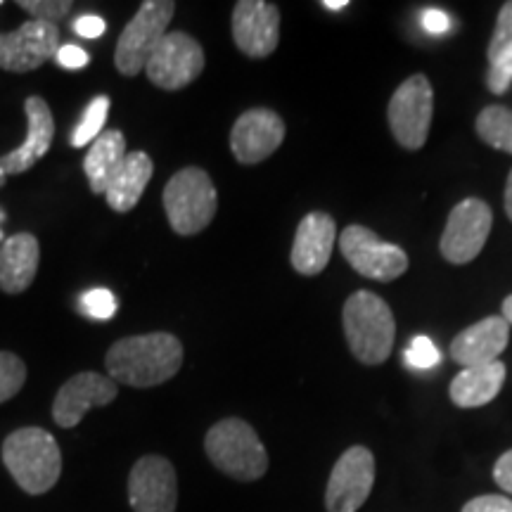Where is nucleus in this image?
<instances>
[{
  "label": "nucleus",
  "mask_w": 512,
  "mask_h": 512,
  "mask_svg": "<svg viewBox=\"0 0 512 512\" xmlns=\"http://www.w3.org/2000/svg\"><path fill=\"white\" fill-rule=\"evenodd\" d=\"M107 375L117 384L150 389L174 380L183 368V344L171 332H150L114 342L105 356Z\"/></svg>",
  "instance_id": "1"
},
{
  "label": "nucleus",
  "mask_w": 512,
  "mask_h": 512,
  "mask_svg": "<svg viewBox=\"0 0 512 512\" xmlns=\"http://www.w3.org/2000/svg\"><path fill=\"white\" fill-rule=\"evenodd\" d=\"M128 505L133 512H176V467L164 456H143L128 475Z\"/></svg>",
  "instance_id": "13"
},
{
  "label": "nucleus",
  "mask_w": 512,
  "mask_h": 512,
  "mask_svg": "<svg viewBox=\"0 0 512 512\" xmlns=\"http://www.w3.org/2000/svg\"><path fill=\"white\" fill-rule=\"evenodd\" d=\"M489 74H486V86L494 95L508 93L512 86V46L503 50L494 62H489Z\"/></svg>",
  "instance_id": "29"
},
{
  "label": "nucleus",
  "mask_w": 512,
  "mask_h": 512,
  "mask_svg": "<svg viewBox=\"0 0 512 512\" xmlns=\"http://www.w3.org/2000/svg\"><path fill=\"white\" fill-rule=\"evenodd\" d=\"M152 174H155V162L147 152H128L124 164H121V169L105 192L107 207L117 211V214H128L131 209H136L147 183L152 181Z\"/></svg>",
  "instance_id": "21"
},
{
  "label": "nucleus",
  "mask_w": 512,
  "mask_h": 512,
  "mask_svg": "<svg viewBox=\"0 0 512 512\" xmlns=\"http://www.w3.org/2000/svg\"><path fill=\"white\" fill-rule=\"evenodd\" d=\"M337 240L344 259L363 278L392 283L408 271V254L399 245L377 238L366 226L344 228Z\"/></svg>",
  "instance_id": "9"
},
{
  "label": "nucleus",
  "mask_w": 512,
  "mask_h": 512,
  "mask_svg": "<svg viewBox=\"0 0 512 512\" xmlns=\"http://www.w3.org/2000/svg\"><path fill=\"white\" fill-rule=\"evenodd\" d=\"M204 451L216 470L235 482H256L268 472V453L259 434L240 418L219 420L204 437Z\"/></svg>",
  "instance_id": "4"
},
{
  "label": "nucleus",
  "mask_w": 512,
  "mask_h": 512,
  "mask_svg": "<svg viewBox=\"0 0 512 512\" xmlns=\"http://www.w3.org/2000/svg\"><path fill=\"white\" fill-rule=\"evenodd\" d=\"M17 8H22L27 15H31V19L55 24L57 27V22H62L74 5L72 0H17Z\"/></svg>",
  "instance_id": "27"
},
{
  "label": "nucleus",
  "mask_w": 512,
  "mask_h": 512,
  "mask_svg": "<svg viewBox=\"0 0 512 512\" xmlns=\"http://www.w3.org/2000/svg\"><path fill=\"white\" fill-rule=\"evenodd\" d=\"M27 382V363L12 351H0V403L15 399Z\"/></svg>",
  "instance_id": "26"
},
{
  "label": "nucleus",
  "mask_w": 512,
  "mask_h": 512,
  "mask_svg": "<svg viewBox=\"0 0 512 512\" xmlns=\"http://www.w3.org/2000/svg\"><path fill=\"white\" fill-rule=\"evenodd\" d=\"M3 463L24 494L43 496L60 482L62 451L43 427H19L3 441Z\"/></svg>",
  "instance_id": "2"
},
{
  "label": "nucleus",
  "mask_w": 512,
  "mask_h": 512,
  "mask_svg": "<svg viewBox=\"0 0 512 512\" xmlns=\"http://www.w3.org/2000/svg\"><path fill=\"white\" fill-rule=\"evenodd\" d=\"M60 50V29L55 24L29 19L22 27L0 34V69L12 74H29L55 60Z\"/></svg>",
  "instance_id": "12"
},
{
  "label": "nucleus",
  "mask_w": 512,
  "mask_h": 512,
  "mask_svg": "<svg viewBox=\"0 0 512 512\" xmlns=\"http://www.w3.org/2000/svg\"><path fill=\"white\" fill-rule=\"evenodd\" d=\"M5 183H8V174H5V171L0 169V188H5Z\"/></svg>",
  "instance_id": "40"
},
{
  "label": "nucleus",
  "mask_w": 512,
  "mask_h": 512,
  "mask_svg": "<svg viewBox=\"0 0 512 512\" xmlns=\"http://www.w3.org/2000/svg\"><path fill=\"white\" fill-rule=\"evenodd\" d=\"M41 264V245L31 233H17L0 245V290L5 294L27 292Z\"/></svg>",
  "instance_id": "20"
},
{
  "label": "nucleus",
  "mask_w": 512,
  "mask_h": 512,
  "mask_svg": "<svg viewBox=\"0 0 512 512\" xmlns=\"http://www.w3.org/2000/svg\"><path fill=\"white\" fill-rule=\"evenodd\" d=\"M162 202L171 230L181 238H192L214 221L219 192L207 171L200 166H185L164 185Z\"/></svg>",
  "instance_id": "5"
},
{
  "label": "nucleus",
  "mask_w": 512,
  "mask_h": 512,
  "mask_svg": "<svg viewBox=\"0 0 512 512\" xmlns=\"http://www.w3.org/2000/svg\"><path fill=\"white\" fill-rule=\"evenodd\" d=\"M285 133V121L278 112L268 110V107H252V110L240 114L233 124L230 150L240 164H259L283 145Z\"/></svg>",
  "instance_id": "15"
},
{
  "label": "nucleus",
  "mask_w": 512,
  "mask_h": 512,
  "mask_svg": "<svg viewBox=\"0 0 512 512\" xmlns=\"http://www.w3.org/2000/svg\"><path fill=\"white\" fill-rule=\"evenodd\" d=\"M508 46H512V0L503 3L501 12H498L494 36L489 43V62H494Z\"/></svg>",
  "instance_id": "31"
},
{
  "label": "nucleus",
  "mask_w": 512,
  "mask_h": 512,
  "mask_svg": "<svg viewBox=\"0 0 512 512\" xmlns=\"http://www.w3.org/2000/svg\"><path fill=\"white\" fill-rule=\"evenodd\" d=\"M126 155V136L119 128L102 131V136L88 147L86 159H83V174L88 178V188L93 195H105Z\"/></svg>",
  "instance_id": "22"
},
{
  "label": "nucleus",
  "mask_w": 512,
  "mask_h": 512,
  "mask_svg": "<svg viewBox=\"0 0 512 512\" xmlns=\"http://www.w3.org/2000/svg\"><path fill=\"white\" fill-rule=\"evenodd\" d=\"M477 136L494 150L512 155V110L503 105L484 107L475 121Z\"/></svg>",
  "instance_id": "24"
},
{
  "label": "nucleus",
  "mask_w": 512,
  "mask_h": 512,
  "mask_svg": "<svg viewBox=\"0 0 512 512\" xmlns=\"http://www.w3.org/2000/svg\"><path fill=\"white\" fill-rule=\"evenodd\" d=\"M55 60L62 69H69V72H79V69H83L88 62H91V57H88V53L81 46H74V43H72V46H60V50H57V55H55Z\"/></svg>",
  "instance_id": "34"
},
{
  "label": "nucleus",
  "mask_w": 512,
  "mask_h": 512,
  "mask_svg": "<svg viewBox=\"0 0 512 512\" xmlns=\"http://www.w3.org/2000/svg\"><path fill=\"white\" fill-rule=\"evenodd\" d=\"M494 479L505 494H512V448L498 458V463L494 465Z\"/></svg>",
  "instance_id": "36"
},
{
  "label": "nucleus",
  "mask_w": 512,
  "mask_h": 512,
  "mask_svg": "<svg viewBox=\"0 0 512 512\" xmlns=\"http://www.w3.org/2000/svg\"><path fill=\"white\" fill-rule=\"evenodd\" d=\"M510 325L503 316H489L456 335L451 342V358L463 368L486 366L498 361L508 347Z\"/></svg>",
  "instance_id": "19"
},
{
  "label": "nucleus",
  "mask_w": 512,
  "mask_h": 512,
  "mask_svg": "<svg viewBox=\"0 0 512 512\" xmlns=\"http://www.w3.org/2000/svg\"><path fill=\"white\" fill-rule=\"evenodd\" d=\"M105 29H107L105 19L98 17V15H81L74 22V31L83 38H98V36L105 34Z\"/></svg>",
  "instance_id": "35"
},
{
  "label": "nucleus",
  "mask_w": 512,
  "mask_h": 512,
  "mask_svg": "<svg viewBox=\"0 0 512 512\" xmlns=\"http://www.w3.org/2000/svg\"><path fill=\"white\" fill-rule=\"evenodd\" d=\"M344 335L358 361L380 366L394 351L396 320L380 294L358 290L351 294L342 311Z\"/></svg>",
  "instance_id": "3"
},
{
  "label": "nucleus",
  "mask_w": 512,
  "mask_h": 512,
  "mask_svg": "<svg viewBox=\"0 0 512 512\" xmlns=\"http://www.w3.org/2000/svg\"><path fill=\"white\" fill-rule=\"evenodd\" d=\"M491 226H494V214L484 200L467 197V200L458 202L448 214L444 235H441V256L448 264H470L482 254Z\"/></svg>",
  "instance_id": "10"
},
{
  "label": "nucleus",
  "mask_w": 512,
  "mask_h": 512,
  "mask_svg": "<svg viewBox=\"0 0 512 512\" xmlns=\"http://www.w3.org/2000/svg\"><path fill=\"white\" fill-rule=\"evenodd\" d=\"M337 242V223L325 211H311L299 221L292 242V268L299 275H318L330 264Z\"/></svg>",
  "instance_id": "18"
},
{
  "label": "nucleus",
  "mask_w": 512,
  "mask_h": 512,
  "mask_svg": "<svg viewBox=\"0 0 512 512\" xmlns=\"http://www.w3.org/2000/svg\"><path fill=\"white\" fill-rule=\"evenodd\" d=\"M0 216H3V211H0Z\"/></svg>",
  "instance_id": "42"
},
{
  "label": "nucleus",
  "mask_w": 512,
  "mask_h": 512,
  "mask_svg": "<svg viewBox=\"0 0 512 512\" xmlns=\"http://www.w3.org/2000/svg\"><path fill=\"white\" fill-rule=\"evenodd\" d=\"M81 311L86 313V316L98 320L114 318V313H117V299H114V294L110 290H102L100 287V290H91L83 294Z\"/></svg>",
  "instance_id": "30"
},
{
  "label": "nucleus",
  "mask_w": 512,
  "mask_h": 512,
  "mask_svg": "<svg viewBox=\"0 0 512 512\" xmlns=\"http://www.w3.org/2000/svg\"><path fill=\"white\" fill-rule=\"evenodd\" d=\"M434 91L425 74H413L396 88L389 100L387 117L396 143L406 150H422L430 136Z\"/></svg>",
  "instance_id": "7"
},
{
  "label": "nucleus",
  "mask_w": 512,
  "mask_h": 512,
  "mask_svg": "<svg viewBox=\"0 0 512 512\" xmlns=\"http://www.w3.org/2000/svg\"><path fill=\"white\" fill-rule=\"evenodd\" d=\"M119 396V384L110 375L83 370L62 384L53 401V420L62 430H72L91 408H102Z\"/></svg>",
  "instance_id": "14"
},
{
  "label": "nucleus",
  "mask_w": 512,
  "mask_h": 512,
  "mask_svg": "<svg viewBox=\"0 0 512 512\" xmlns=\"http://www.w3.org/2000/svg\"><path fill=\"white\" fill-rule=\"evenodd\" d=\"M460 512H512V501L505 496H479L467 501Z\"/></svg>",
  "instance_id": "33"
},
{
  "label": "nucleus",
  "mask_w": 512,
  "mask_h": 512,
  "mask_svg": "<svg viewBox=\"0 0 512 512\" xmlns=\"http://www.w3.org/2000/svg\"><path fill=\"white\" fill-rule=\"evenodd\" d=\"M24 114H27V138L8 155L0 157V169L8 176L27 174L31 166H36V162L48 155L55 138L53 112L41 95H29L24 100Z\"/></svg>",
  "instance_id": "17"
},
{
  "label": "nucleus",
  "mask_w": 512,
  "mask_h": 512,
  "mask_svg": "<svg viewBox=\"0 0 512 512\" xmlns=\"http://www.w3.org/2000/svg\"><path fill=\"white\" fill-rule=\"evenodd\" d=\"M110 98L107 95H98V98L91 100V105L86 107L83 117L76 126V131L72 133V147H86L93 145L95 140L102 136V128H105L107 121V112H110Z\"/></svg>",
  "instance_id": "25"
},
{
  "label": "nucleus",
  "mask_w": 512,
  "mask_h": 512,
  "mask_svg": "<svg viewBox=\"0 0 512 512\" xmlns=\"http://www.w3.org/2000/svg\"><path fill=\"white\" fill-rule=\"evenodd\" d=\"M204 64H207V57L197 38L185 31H169L152 53L145 74L152 86L174 93L200 79Z\"/></svg>",
  "instance_id": "8"
},
{
  "label": "nucleus",
  "mask_w": 512,
  "mask_h": 512,
  "mask_svg": "<svg viewBox=\"0 0 512 512\" xmlns=\"http://www.w3.org/2000/svg\"><path fill=\"white\" fill-rule=\"evenodd\" d=\"M420 27L427 31L430 36H441L448 34L453 27V19L448 17V12L439 10V8H427L420 12Z\"/></svg>",
  "instance_id": "32"
},
{
  "label": "nucleus",
  "mask_w": 512,
  "mask_h": 512,
  "mask_svg": "<svg viewBox=\"0 0 512 512\" xmlns=\"http://www.w3.org/2000/svg\"><path fill=\"white\" fill-rule=\"evenodd\" d=\"M0 5H3V0H0Z\"/></svg>",
  "instance_id": "41"
},
{
  "label": "nucleus",
  "mask_w": 512,
  "mask_h": 512,
  "mask_svg": "<svg viewBox=\"0 0 512 512\" xmlns=\"http://www.w3.org/2000/svg\"><path fill=\"white\" fill-rule=\"evenodd\" d=\"M233 41L242 55L264 60L280 43V10L266 0H240L233 8Z\"/></svg>",
  "instance_id": "16"
},
{
  "label": "nucleus",
  "mask_w": 512,
  "mask_h": 512,
  "mask_svg": "<svg viewBox=\"0 0 512 512\" xmlns=\"http://www.w3.org/2000/svg\"><path fill=\"white\" fill-rule=\"evenodd\" d=\"M403 361H406V366L415 370H430L441 361V354L430 337L418 335L413 337V342L403 351Z\"/></svg>",
  "instance_id": "28"
},
{
  "label": "nucleus",
  "mask_w": 512,
  "mask_h": 512,
  "mask_svg": "<svg viewBox=\"0 0 512 512\" xmlns=\"http://www.w3.org/2000/svg\"><path fill=\"white\" fill-rule=\"evenodd\" d=\"M375 484V456L366 446H351L332 467L325 508L328 512H356L366 505Z\"/></svg>",
  "instance_id": "11"
},
{
  "label": "nucleus",
  "mask_w": 512,
  "mask_h": 512,
  "mask_svg": "<svg viewBox=\"0 0 512 512\" xmlns=\"http://www.w3.org/2000/svg\"><path fill=\"white\" fill-rule=\"evenodd\" d=\"M505 382V366L501 361L486 363V366L465 368L451 382V401L458 408H479L486 406L501 394Z\"/></svg>",
  "instance_id": "23"
},
{
  "label": "nucleus",
  "mask_w": 512,
  "mask_h": 512,
  "mask_svg": "<svg viewBox=\"0 0 512 512\" xmlns=\"http://www.w3.org/2000/svg\"><path fill=\"white\" fill-rule=\"evenodd\" d=\"M174 15V0H145V3H140L136 15L121 31L117 50H114V67L121 76L133 79V76L145 72L159 41L169 34V24Z\"/></svg>",
  "instance_id": "6"
},
{
  "label": "nucleus",
  "mask_w": 512,
  "mask_h": 512,
  "mask_svg": "<svg viewBox=\"0 0 512 512\" xmlns=\"http://www.w3.org/2000/svg\"><path fill=\"white\" fill-rule=\"evenodd\" d=\"M505 214H508V219L512 221V169L508 176V185H505Z\"/></svg>",
  "instance_id": "37"
},
{
  "label": "nucleus",
  "mask_w": 512,
  "mask_h": 512,
  "mask_svg": "<svg viewBox=\"0 0 512 512\" xmlns=\"http://www.w3.org/2000/svg\"><path fill=\"white\" fill-rule=\"evenodd\" d=\"M347 0H323V8L325 10H330V12H339V10H344L347 8Z\"/></svg>",
  "instance_id": "38"
},
{
  "label": "nucleus",
  "mask_w": 512,
  "mask_h": 512,
  "mask_svg": "<svg viewBox=\"0 0 512 512\" xmlns=\"http://www.w3.org/2000/svg\"><path fill=\"white\" fill-rule=\"evenodd\" d=\"M0 238H3V235H0Z\"/></svg>",
  "instance_id": "43"
},
{
  "label": "nucleus",
  "mask_w": 512,
  "mask_h": 512,
  "mask_svg": "<svg viewBox=\"0 0 512 512\" xmlns=\"http://www.w3.org/2000/svg\"><path fill=\"white\" fill-rule=\"evenodd\" d=\"M503 318H505V323L512 325V294L503 302Z\"/></svg>",
  "instance_id": "39"
}]
</instances>
